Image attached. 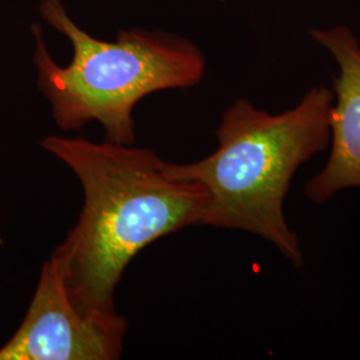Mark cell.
<instances>
[{"instance_id": "obj_1", "label": "cell", "mask_w": 360, "mask_h": 360, "mask_svg": "<svg viewBox=\"0 0 360 360\" xmlns=\"http://www.w3.org/2000/svg\"><path fill=\"white\" fill-rule=\"evenodd\" d=\"M40 144L74 171L84 191L79 220L52 259L79 311L114 316L116 285L129 262L159 238L200 226L207 190L172 175L146 148L55 135Z\"/></svg>"}, {"instance_id": "obj_2", "label": "cell", "mask_w": 360, "mask_h": 360, "mask_svg": "<svg viewBox=\"0 0 360 360\" xmlns=\"http://www.w3.org/2000/svg\"><path fill=\"white\" fill-rule=\"evenodd\" d=\"M334 91L315 86L295 107L272 115L248 99L229 107L217 129L218 148L205 159L167 163L172 175L208 193L200 226L242 230L275 245L295 269L304 267L299 236L284 214L296 171L331 139Z\"/></svg>"}, {"instance_id": "obj_3", "label": "cell", "mask_w": 360, "mask_h": 360, "mask_svg": "<svg viewBox=\"0 0 360 360\" xmlns=\"http://www.w3.org/2000/svg\"><path fill=\"white\" fill-rule=\"evenodd\" d=\"M40 15L72 44V60L58 65L47 50L40 25L32 26L39 90L51 103L65 131L98 122L108 142L132 146V112L158 91L196 86L206 72L202 51L187 39L144 30L120 31L115 41L91 37L65 13L60 0H43Z\"/></svg>"}, {"instance_id": "obj_4", "label": "cell", "mask_w": 360, "mask_h": 360, "mask_svg": "<svg viewBox=\"0 0 360 360\" xmlns=\"http://www.w3.org/2000/svg\"><path fill=\"white\" fill-rule=\"evenodd\" d=\"M124 316H89L67 292L52 257L41 267L26 318L0 348V360H115L123 352Z\"/></svg>"}, {"instance_id": "obj_5", "label": "cell", "mask_w": 360, "mask_h": 360, "mask_svg": "<svg viewBox=\"0 0 360 360\" xmlns=\"http://www.w3.org/2000/svg\"><path fill=\"white\" fill-rule=\"evenodd\" d=\"M311 38L333 55L334 104L330 116L331 153L321 172L304 184V196L323 206L348 188H360V46L347 26L316 28Z\"/></svg>"}, {"instance_id": "obj_6", "label": "cell", "mask_w": 360, "mask_h": 360, "mask_svg": "<svg viewBox=\"0 0 360 360\" xmlns=\"http://www.w3.org/2000/svg\"><path fill=\"white\" fill-rule=\"evenodd\" d=\"M3 245V239H1V236H0V245Z\"/></svg>"}]
</instances>
